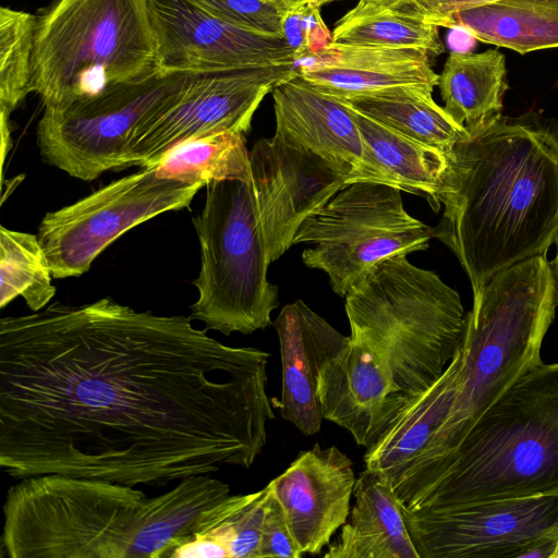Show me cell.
<instances>
[{
  "label": "cell",
  "instance_id": "cell-30",
  "mask_svg": "<svg viewBox=\"0 0 558 558\" xmlns=\"http://www.w3.org/2000/svg\"><path fill=\"white\" fill-rule=\"evenodd\" d=\"M0 306L22 296L32 312L56 294L52 274L38 236L0 227Z\"/></svg>",
  "mask_w": 558,
  "mask_h": 558
},
{
  "label": "cell",
  "instance_id": "cell-17",
  "mask_svg": "<svg viewBox=\"0 0 558 558\" xmlns=\"http://www.w3.org/2000/svg\"><path fill=\"white\" fill-rule=\"evenodd\" d=\"M317 392L323 417L347 429L366 449L413 401L399 390L385 362L350 337L323 365Z\"/></svg>",
  "mask_w": 558,
  "mask_h": 558
},
{
  "label": "cell",
  "instance_id": "cell-3",
  "mask_svg": "<svg viewBox=\"0 0 558 558\" xmlns=\"http://www.w3.org/2000/svg\"><path fill=\"white\" fill-rule=\"evenodd\" d=\"M558 306L551 262L534 256L495 274L466 313L453 408L412 472L395 488L411 507L435 482L480 416L519 378L543 363L541 348Z\"/></svg>",
  "mask_w": 558,
  "mask_h": 558
},
{
  "label": "cell",
  "instance_id": "cell-38",
  "mask_svg": "<svg viewBox=\"0 0 558 558\" xmlns=\"http://www.w3.org/2000/svg\"><path fill=\"white\" fill-rule=\"evenodd\" d=\"M519 558H558V533L529 544Z\"/></svg>",
  "mask_w": 558,
  "mask_h": 558
},
{
  "label": "cell",
  "instance_id": "cell-33",
  "mask_svg": "<svg viewBox=\"0 0 558 558\" xmlns=\"http://www.w3.org/2000/svg\"><path fill=\"white\" fill-rule=\"evenodd\" d=\"M211 15L234 26L282 36V12L268 0H192Z\"/></svg>",
  "mask_w": 558,
  "mask_h": 558
},
{
  "label": "cell",
  "instance_id": "cell-36",
  "mask_svg": "<svg viewBox=\"0 0 558 558\" xmlns=\"http://www.w3.org/2000/svg\"><path fill=\"white\" fill-rule=\"evenodd\" d=\"M302 22L306 56L318 52L332 43V32L325 24L319 7L302 3Z\"/></svg>",
  "mask_w": 558,
  "mask_h": 558
},
{
  "label": "cell",
  "instance_id": "cell-32",
  "mask_svg": "<svg viewBox=\"0 0 558 558\" xmlns=\"http://www.w3.org/2000/svg\"><path fill=\"white\" fill-rule=\"evenodd\" d=\"M37 15L0 8V107L10 120L32 92V54Z\"/></svg>",
  "mask_w": 558,
  "mask_h": 558
},
{
  "label": "cell",
  "instance_id": "cell-39",
  "mask_svg": "<svg viewBox=\"0 0 558 558\" xmlns=\"http://www.w3.org/2000/svg\"><path fill=\"white\" fill-rule=\"evenodd\" d=\"M281 12L302 4L303 0H268Z\"/></svg>",
  "mask_w": 558,
  "mask_h": 558
},
{
  "label": "cell",
  "instance_id": "cell-25",
  "mask_svg": "<svg viewBox=\"0 0 558 558\" xmlns=\"http://www.w3.org/2000/svg\"><path fill=\"white\" fill-rule=\"evenodd\" d=\"M230 495V486L209 474H195L158 496L148 497L146 519L133 558L171 557L195 533L203 513Z\"/></svg>",
  "mask_w": 558,
  "mask_h": 558
},
{
  "label": "cell",
  "instance_id": "cell-31",
  "mask_svg": "<svg viewBox=\"0 0 558 558\" xmlns=\"http://www.w3.org/2000/svg\"><path fill=\"white\" fill-rule=\"evenodd\" d=\"M269 490L267 485L252 494L227 496L203 513L192 537L213 542L225 558H259Z\"/></svg>",
  "mask_w": 558,
  "mask_h": 558
},
{
  "label": "cell",
  "instance_id": "cell-26",
  "mask_svg": "<svg viewBox=\"0 0 558 558\" xmlns=\"http://www.w3.org/2000/svg\"><path fill=\"white\" fill-rule=\"evenodd\" d=\"M446 27L520 54L558 48V0H499L456 12Z\"/></svg>",
  "mask_w": 558,
  "mask_h": 558
},
{
  "label": "cell",
  "instance_id": "cell-34",
  "mask_svg": "<svg viewBox=\"0 0 558 558\" xmlns=\"http://www.w3.org/2000/svg\"><path fill=\"white\" fill-rule=\"evenodd\" d=\"M269 489L262 525L259 558H301L303 554L290 532L284 512L270 486Z\"/></svg>",
  "mask_w": 558,
  "mask_h": 558
},
{
  "label": "cell",
  "instance_id": "cell-27",
  "mask_svg": "<svg viewBox=\"0 0 558 558\" xmlns=\"http://www.w3.org/2000/svg\"><path fill=\"white\" fill-rule=\"evenodd\" d=\"M433 90L426 86H397L341 100L355 111L448 155L471 135L436 104Z\"/></svg>",
  "mask_w": 558,
  "mask_h": 558
},
{
  "label": "cell",
  "instance_id": "cell-40",
  "mask_svg": "<svg viewBox=\"0 0 558 558\" xmlns=\"http://www.w3.org/2000/svg\"><path fill=\"white\" fill-rule=\"evenodd\" d=\"M362 1L374 2V3H377L383 7L397 9L398 7H400L401 4L405 3L409 0H362Z\"/></svg>",
  "mask_w": 558,
  "mask_h": 558
},
{
  "label": "cell",
  "instance_id": "cell-14",
  "mask_svg": "<svg viewBox=\"0 0 558 558\" xmlns=\"http://www.w3.org/2000/svg\"><path fill=\"white\" fill-rule=\"evenodd\" d=\"M252 183L269 262L294 244L310 216L348 184V174L318 156L275 133L250 150Z\"/></svg>",
  "mask_w": 558,
  "mask_h": 558
},
{
  "label": "cell",
  "instance_id": "cell-41",
  "mask_svg": "<svg viewBox=\"0 0 558 558\" xmlns=\"http://www.w3.org/2000/svg\"><path fill=\"white\" fill-rule=\"evenodd\" d=\"M555 243H556V256H555L554 260L551 262V265L554 267L556 281H557V289H558V235H557Z\"/></svg>",
  "mask_w": 558,
  "mask_h": 558
},
{
  "label": "cell",
  "instance_id": "cell-10",
  "mask_svg": "<svg viewBox=\"0 0 558 558\" xmlns=\"http://www.w3.org/2000/svg\"><path fill=\"white\" fill-rule=\"evenodd\" d=\"M198 73L159 71L90 98L45 107L36 130L43 160L83 181L124 169L125 143L135 126L174 99Z\"/></svg>",
  "mask_w": 558,
  "mask_h": 558
},
{
  "label": "cell",
  "instance_id": "cell-15",
  "mask_svg": "<svg viewBox=\"0 0 558 558\" xmlns=\"http://www.w3.org/2000/svg\"><path fill=\"white\" fill-rule=\"evenodd\" d=\"M157 65L165 72H213L295 64L283 37L229 24L192 0H146Z\"/></svg>",
  "mask_w": 558,
  "mask_h": 558
},
{
  "label": "cell",
  "instance_id": "cell-11",
  "mask_svg": "<svg viewBox=\"0 0 558 558\" xmlns=\"http://www.w3.org/2000/svg\"><path fill=\"white\" fill-rule=\"evenodd\" d=\"M201 187L160 177L151 166L47 213L37 236L52 277L84 275L120 235L158 215L189 207Z\"/></svg>",
  "mask_w": 558,
  "mask_h": 558
},
{
  "label": "cell",
  "instance_id": "cell-29",
  "mask_svg": "<svg viewBox=\"0 0 558 558\" xmlns=\"http://www.w3.org/2000/svg\"><path fill=\"white\" fill-rule=\"evenodd\" d=\"M155 168L160 177L201 186L214 181L252 178L245 135L239 132L217 133L180 144Z\"/></svg>",
  "mask_w": 558,
  "mask_h": 558
},
{
  "label": "cell",
  "instance_id": "cell-7",
  "mask_svg": "<svg viewBox=\"0 0 558 558\" xmlns=\"http://www.w3.org/2000/svg\"><path fill=\"white\" fill-rule=\"evenodd\" d=\"M147 500L104 480L23 477L7 492L2 548L10 558H133Z\"/></svg>",
  "mask_w": 558,
  "mask_h": 558
},
{
  "label": "cell",
  "instance_id": "cell-4",
  "mask_svg": "<svg viewBox=\"0 0 558 558\" xmlns=\"http://www.w3.org/2000/svg\"><path fill=\"white\" fill-rule=\"evenodd\" d=\"M558 492V363L512 384L409 510Z\"/></svg>",
  "mask_w": 558,
  "mask_h": 558
},
{
  "label": "cell",
  "instance_id": "cell-22",
  "mask_svg": "<svg viewBox=\"0 0 558 558\" xmlns=\"http://www.w3.org/2000/svg\"><path fill=\"white\" fill-rule=\"evenodd\" d=\"M461 348L442 375L416 397L376 444L366 449L365 468L383 473L393 489L412 472L450 414L460 387Z\"/></svg>",
  "mask_w": 558,
  "mask_h": 558
},
{
  "label": "cell",
  "instance_id": "cell-2",
  "mask_svg": "<svg viewBox=\"0 0 558 558\" xmlns=\"http://www.w3.org/2000/svg\"><path fill=\"white\" fill-rule=\"evenodd\" d=\"M447 156L435 238L456 255L475 294L498 271L546 256L556 242L558 124L501 117Z\"/></svg>",
  "mask_w": 558,
  "mask_h": 558
},
{
  "label": "cell",
  "instance_id": "cell-1",
  "mask_svg": "<svg viewBox=\"0 0 558 558\" xmlns=\"http://www.w3.org/2000/svg\"><path fill=\"white\" fill-rule=\"evenodd\" d=\"M110 298L0 319V466L161 487L248 469L275 418L269 353Z\"/></svg>",
  "mask_w": 558,
  "mask_h": 558
},
{
  "label": "cell",
  "instance_id": "cell-20",
  "mask_svg": "<svg viewBox=\"0 0 558 558\" xmlns=\"http://www.w3.org/2000/svg\"><path fill=\"white\" fill-rule=\"evenodd\" d=\"M430 56L415 48L331 43L295 62L298 74L317 90L350 99L397 86L438 85Z\"/></svg>",
  "mask_w": 558,
  "mask_h": 558
},
{
  "label": "cell",
  "instance_id": "cell-9",
  "mask_svg": "<svg viewBox=\"0 0 558 558\" xmlns=\"http://www.w3.org/2000/svg\"><path fill=\"white\" fill-rule=\"evenodd\" d=\"M433 238L434 227L405 210L399 189L353 182L304 220L294 244H308L304 265L324 271L333 292L344 298L375 265L424 251Z\"/></svg>",
  "mask_w": 558,
  "mask_h": 558
},
{
  "label": "cell",
  "instance_id": "cell-37",
  "mask_svg": "<svg viewBox=\"0 0 558 558\" xmlns=\"http://www.w3.org/2000/svg\"><path fill=\"white\" fill-rule=\"evenodd\" d=\"M282 36L293 50L295 62L306 56L302 4L282 12Z\"/></svg>",
  "mask_w": 558,
  "mask_h": 558
},
{
  "label": "cell",
  "instance_id": "cell-18",
  "mask_svg": "<svg viewBox=\"0 0 558 558\" xmlns=\"http://www.w3.org/2000/svg\"><path fill=\"white\" fill-rule=\"evenodd\" d=\"M274 327L280 344V415L304 436L319 432L324 420L318 399V376L323 365L349 342L302 300L282 307Z\"/></svg>",
  "mask_w": 558,
  "mask_h": 558
},
{
  "label": "cell",
  "instance_id": "cell-23",
  "mask_svg": "<svg viewBox=\"0 0 558 558\" xmlns=\"http://www.w3.org/2000/svg\"><path fill=\"white\" fill-rule=\"evenodd\" d=\"M352 110L364 143L363 182L381 183L421 195L438 211L441 206L438 193L448 167L447 154Z\"/></svg>",
  "mask_w": 558,
  "mask_h": 558
},
{
  "label": "cell",
  "instance_id": "cell-13",
  "mask_svg": "<svg viewBox=\"0 0 558 558\" xmlns=\"http://www.w3.org/2000/svg\"><path fill=\"white\" fill-rule=\"evenodd\" d=\"M403 514L420 558H519L558 533V492Z\"/></svg>",
  "mask_w": 558,
  "mask_h": 558
},
{
  "label": "cell",
  "instance_id": "cell-6",
  "mask_svg": "<svg viewBox=\"0 0 558 558\" xmlns=\"http://www.w3.org/2000/svg\"><path fill=\"white\" fill-rule=\"evenodd\" d=\"M159 71L146 0H57L37 15L32 92L45 107Z\"/></svg>",
  "mask_w": 558,
  "mask_h": 558
},
{
  "label": "cell",
  "instance_id": "cell-28",
  "mask_svg": "<svg viewBox=\"0 0 558 558\" xmlns=\"http://www.w3.org/2000/svg\"><path fill=\"white\" fill-rule=\"evenodd\" d=\"M342 45L415 48L437 57L445 48L438 27L398 10L360 0L335 25Z\"/></svg>",
  "mask_w": 558,
  "mask_h": 558
},
{
  "label": "cell",
  "instance_id": "cell-8",
  "mask_svg": "<svg viewBox=\"0 0 558 558\" xmlns=\"http://www.w3.org/2000/svg\"><path fill=\"white\" fill-rule=\"evenodd\" d=\"M193 225L201 269L193 281L198 298L190 317L225 336L267 328L279 304L278 288L267 279L270 262L252 178L207 184Z\"/></svg>",
  "mask_w": 558,
  "mask_h": 558
},
{
  "label": "cell",
  "instance_id": "cell-16",
  "mask_svg": "<svg viewBox=\"0 0 558 558\" xmlns=\"http://www.w3.org/2000/svg\"><path fill=\"white\" fill-rule=\"evenodd\" d=\"M355 481L345 453L316 444L269 482L303 556L319 554L347 522Z\"/></svg>",
  "mask_w": 558,
  "mask_h": 558
},
{
  "label": "cell",
  "instance_id": "cell-35",
  "mask_svg": "<svg viewBox=\"0 0 558 558\" xmlns=\"http://www.w3.org/2000/svg\"><path fill=\"white\" fill-rule=\"evenodd\" d=\"M499 0H409L395 10L420 17L437 27L447 26L458 11Z\"/></svg>",
  "mask_w": 558,
  "mask_h": 558
},
{
  "label": "cell",
  "instance_id": "cell-19",
  "mask_svg": "<svg viewBox=\"0 0 558 558\" xmlns=\"http://www.w3.org/2000/svg\"><path fill=\"white\" fill-rule=\"evenodd\" d=\"M276 132L363 182L365 150L352 108L322 93L296 74L272 92Z\"/></svg>",
  "mask_w": 558,
  "mask_h": 558
},
{
  "label": "cell",
  "instance_id": "cell-5",
  "mask_svg": "<svg viewBox=\"0 0 558 558\" xmlns=\"http://www.w3.org/2000/svg\"><path fill=\"white\" fill-rule=\"evenodd\" d=\"M344 298L350 339L373 350L411 400L442 375L463 343L459 293L407 255L375 265Z\"/></svg>",
  "mask_w": 558,
  "mask_h": 558
},
{
  "label": "cell",
  "instance_id": "cell-12",
  "mask_svg": "<svg viewBox=\"0 0 558 558\" xmlns=\"http://www.w3.org/2000/svg\"><path fill=\"white\" fill-rule=\"evenodd\" d=\"M298 74L295 64L201 72L171 101L143 119L124 147V169L151 167L185 142L245 134L265 96Z\"/></svg>",
  "mask_w": 558,
  "mask_h": 558
},
{
  "label": "cell",
  "instance_id": "cell-24",
  "mask_svg": "<svg viewBox=\"0 0 558 558\" xmlns=\"http://www.w3.org/2000/svg\"><path fill=\"white\" fill-rule=\"evenodd\" d=\"M437 86L445 110L473 137L502 117L508 89L506 58L497 49L452 51Z\"/></svg>",
  "mask_w": 558,
  "mask_h": 558
},
{
  "label": "cell",
  "instance_id": "cell-21",
  "mask_svg": "<svg viewBox=\"0 0 558 558\" xmlns=\"http://www.w3.org/2000/svg\"><path fill=\"white\" fill-rule=\"evenodd\" d=\"M353 497L348 520L325 558H420L390 480L365 468Z\"/></svg>",
  "mask_w": 558,
  "mask_h": 558
},
{
  "label": "cell",
  "instance_id": "cell-42",
  "mask_svg": "<svg viewBox=\"0 0 558 558\" xmlns=\"http://www.w3.org/2000/svg\"><path fill=\"white\" fill-rule=\"evenodd\" d=\"M338 0H303L302 3H310L322 8L323 5Z\"/></svg>",
  "mask_w": 558,
  "mask_h": 558
}]
</instances>
